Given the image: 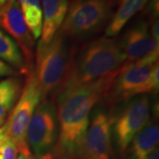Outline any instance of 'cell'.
Instances as JSON below:
<instances>
[{"label":"cell","instance_id":"cell-1","mask_svg":"<svg viewBox=\"0 0 159 159\" xmlns=\"http://www.w3.org/2000/svg\"><path fill=\"white\" fill-rule=\"evenodd\" d=\"M116 74L91 84L64 89L53 96L57 98L58 120L54 159H79L91 111L105 98Z\"/></svg>","mask_w":159,"mask_h":159},{"label":"cell","instance_id":"cell-2","mask_svg":"<svg viewBox=\"0 0 159 159\" xmlns=\"http://www.w3.org/2000/svg\"><path fill=\"white\" fill-rule=\"evenodd\" d=\"M125 62V54L117 41L106 36L93 40L79 51L75 48L68 73L57 92L109 78L117 74Z\"/></svg>","mask_w":159,"mask_h":159},{"label":"cell","instance_id":"cell-3","mask_svg":"<svg viewBox=\"0 0 159 159\" xmlns=\"http://www.w3.org/2000/svg\"><path fill=\"white\" fill-rule=\"evenodd\" d=\"M60 30L47 44L38 43L32 72L43 97L54 96L68 73L75 47Z\"/></svg>","mask_w":159,"mask_h":159},{"label":"cell","instance_id":"cell-4","mask_svg":"<svg viewBox=\"0 0 159 159\" xmlns=\"http://www.w3.org/2000/svg\"><path fill=\"white\" fill-rule=\"evenodd\" d=\"M116 0H70L60 31L70 39H85L111 20Z\"/></svg>","mask_w":159,"mask_h":159},{"label":"cell","instance_id":"cell-5","mask_svg":"<svg viewBox=\"0 0 159 159\" xmlns=\"http://www.w3.org/2000/svg\"><path fill=\"white\" fill-rule=\"evenodd\" d=\"M42 100L38 85L31 73L27 76L17 103L4 124L6 135L15 143L19 154L31 153L26 140L27 128L34 110Z\"/></svg>","mask_w":159,"mask_h":159},{"label":"cell","instance_id":"cell-6","mask_svg":"<svg viewBox=\"0 0 159 159\" xmlns=\"http://www.w3.org/2000/svg\"><path fill=\"white\" fill-rule=\"evenodd\" d=\"M58 135L57 106L53 100H42L27 128L26 140L38 159L52 154Z\"/></svg>","mask_w":159,"mask_h":159},{"label":"cell","instance_id":"cell-7","mask_svg":"<svg viewBox=\"0 0 159 159\" xmlns=\"http://www.w3.org/2000/svg\"><path fill=\"white\" fill-rule=\"evenodd\" d=\"M158 55L159 52H156L134 62L124 63L115 75L104 99L115 104L139 95L155 65L158 63Z\"/></svg>","mask_w":159,"mask_h":159},{"label":"cell","instance_id":"cell-8","mask_svg":"<svg viewBox=\"0 0 159 159\" xmlns=\"http://www.w3.org/2000/svg\"><path fill=\"white\" fill-rule=\"evenodd\" d=\"M149 101L147 96L134 98L115 118L112 134L119 151L125 155L132 141L148 125Z\"/></svg>","mask_w":159,"mask_h":159},{"label":"cell","instance_id":"cell-9","mask_svg":"<svg viewBox=\"0 0 159 159\" xmlns=\"http://www.w3.org/2000/svg\"><path fill=\"white\" fill-rule=\"evenodd\" d=\"M115 116L97 111L90 117L79 159H114L112 127Z\"/></svg>","mask_w":159,"mask_h":159},{"label":"cell","instance_id":"cell-10","mask_svg":"<svg viewBox=\"0 0 159 159\" xmlns=\"http://www.w3.org/2000/svg\"><path fill=\"white\" fill-rule=\"evenodd\" d=\"M0 29L7 32L20 47L28 73L31 74L34 68V39L25 23L17 0H7L0 6Z\"/></svg>","mask_w":159,"mask_h":159},{"label":"cell","instance_id":"cell-11","mask_svg":"<svg viewBox=\"0 0 159 159\" xmlns=\"http://www.w3.org/2000/svg\"><path fill=\"white\" fill-rule=\"evenodd\" d=\"M119 45L125 56V63L134 62L159 52V42L152 37L148 23L139 21L125 31Z\"/></svg>","mask_w":159,"mask_h":159},{"label":"cell","instance_id":"cell-12","mask_svg":"<svg viewBox=\"0 0 159 159\" xmlns=\"http://www.w3.org/2000/svg\"><path fill=\"white\" fill-rule=\"evenodd\" d=\"M69 0H43V27L39 43L47 44L60 29L68 9Z\"/></svg>","mask_w":159,"mask_h":159},{"label":"cell","instance_id":"cell-13","mask_svg":"<svg viewBox=\"0 0 159 159\" xmlns=\"http://www.w3.org/2000/svg\"><path fill=\"white\" fill-rule=\"evenodd\" d=\"M158 141V126L148 125L132 141L125 151V159H148L149 155L157 148Z\"/></svg>","mask_w":159,"mask_h":159},{"label":"cell","instance_id":"cell-14","mask_svg":"<svg viewBox=\"0 0 159 159\" xmlns=\"http://www.w3.org/2000/svg\"><path fill=\"white\" fill-rule=\"evenodd\" d=\"M120 5L105 29L106 37H113L123 29L135 13L141 11L149 0H119Z\"/></svg>","mask_w":159,"mask_h":159},{"label":"cell","instance_id":"cell-15","mask_svg":"<svg viewBox=\"0 0 159 159\" xmlns=\"http://www.w3.org/2000/svg\"><path fill=\"white\" fill-rule=\"evenodd\" d=\"M0 58L8 66L16 68L20 74L28 76V70L22 52L15 41L0 29Z\"/></svg>","mask_w":159,"mask_h":159},{"label":"cell","instance_id":"cell-16","mask_svg":"<svg viewBox=\"0 0 159 159\" xmlns=\"http://www.w3.org/2000/svg\"><path fill=\"white\" fill-rule=\"evenodd\" d=\"M25 23L34 40L41 36L43 11L40 0H17Z\"/></svg>","mask_w":159,"mask_h":159},{"label":"cell","instance_id":"cell-17","mask_svg":"<svg viewBox=\"0 0 159 159\" xmlns=\"http://www.w3.org/2000/svg\"><path fill=\"white\" fill-rule=\"evenodd\" d=\"M22 89L19 78L11 77L0 81V106L9 111L20 98Z\"/></svg>","mask_w":159,"mask_h":159},{"label":"cell","instance_id":"cell-18","mask_svg":"<svg viewBox=\"0 0 159 159\" xmlns=\"http://www.w3.org/2000/svg\"><path fill=\"white\" fill-rule=\"evenodd\" d=\"M159 89V65L157 63L148 76V80L139 91V95L145 93L157 94Z\"/></svg>","mask_w":159,"mask_h":159},{"label":"cell","instance_id":"cell-19","mask_svg":"<svg viewBox=\"0 0 159 159\" xmlns=\"http://www.w3.org/2000/svg\"><path fill=\"white\" fill-rule=\"evenodd\" d=\"M17 154L15 143L9 138L0 144V159H16Z\"/></svg>","mask_w":159,"mask_h":159},{"label":"cell","instance_id":"cell-20","mask_svg":"<svg viewBox=\"0 0 159 159\" xmlns=\"http://www.w3.org/2000/svg\"><path fill=\"white\" fill-rule=\"evenodd\" d=\"M16 74L18 73L15 69L0 59V76H13Z\"/></svg>","mask_w":159,"mask_h":159},{"label":"cell","instance_id":"cell-21","mask_svg":"<svg viewBox=\"0 0 159 159\" xmlns=\"http://www.w3.org/2000/svg\"><path fill=\"white\" fill-rule=\"evenodd\" d=\"M158 0H149L148 1V12L154 20H156V18L157 19L158 17Z\"/></svg>","mask_w":159,"mask_h":159},{"label":"cell","instance_id":"cell-22","mask_svg":"<svg viewBox=\"0 0 159 159\" xmlns=\"http://www.w3.org/2000/svg\"><path fill=\"white\" fill-rule=\"evenodd\" d=\"M150 34L152 35L154 39L159 42V22L158 20H154L153 24L150 28Z\"/></svg>","mask_w":159,"mask_h":159},{"label":"cell","instance_id":"cell-23","mask_svg":"<svg viewBox=\"0 0 159 159\" xmlns=\"http://www.w3.org/2000/svg\"><path fill=\"white\" fill-rule=\"evenodd\" d=\"M7 111H8L7 109L0 106V127L4 125L5 122H6V117H7Z\"/></svg>","mask_w":159,"mask_h":159},{"label":"cell","instance_id":"cell-24","mask_svg":"<svg viewBox=\"0 0 159 159\" xmlns=\"http://www.w3.org/2000/svg\"><path fill=\"white\" fill-rule=\"evenodd\" d=\"M7 138H8V137H7V135H6V128H5L4 125H3L1 127H0V144L5 142Z\"/></svg>","mask_w":159,"mask_h":159},{"label":"cell","instance_id":"cell-25","mask_svg":"<svg viewBox=\"0 0 159 159\" xmlns=\"http://www.w3.org/2000/svg\"><path fill=\"white\" fill-rule=\"evenodd\" d=\"M18 159H37L33 156V154H19Z\"/></svg>","mask_w":159,"mask_h":159},{"label":"cell","instance_id":"cell-26","mask_svg":"<svg viewBox=\"0 0 159 159\" xmlns=\"http://www.w3.org/2000/svg\"><path fill=\"white\" fill-rule=\"evenodd\" d=\"M148 159H159V150L158 148H157L154 150L152 153L149 155Z\"/></svg>","mask_w":159,"mask_h":159},{"label":"cell","instance_id":"cell-27","mask_svg":"<svg viewBox=\"0 0 159 159\" xmlns=\"http://www.w3.org/2000/svg\"><path fill=\"white\" fill-rule=\"evenodd\" d=\"M6 1H7V0H0V6H3V5H4V4L6 3Z\"/></svg>","mask_w":159,"mask_h":159}]
</instances>
